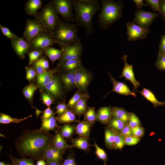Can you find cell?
<instances>
[{
    "label": "cell",
    "instance_id": "1",
    "mask_svg": "<svg viewBox=\"0 0 165 165\" xmlns=\"http://www.w3.org/2000/svg\"><path fill=\"white\" fill-rule=\"evenodd\" d=\"M53 137L48 132L39 129L25 130L16 140V150L22 157L42 159L45 152L52 144Z\"/></svg>",
    "mask_w": 165,
    "mask_h": 165
},
{
    "label": "cell",
    "instance_id": "2",
    "mask_svg": "<svg viewBox=\"0 0 165 165\" xmlns=\"http://www.w3.org/2000/svg\"><path fill=\"white\" fill-rule=\"evenodd\" d=\"M72 1L77 25L85 28L87 35L94 33L92 24L93 17L97 11L101 9L98 1L74 0Z\"/></svg>",
    "mask_w": 165,
    "mask_h": 165
},
{
    "label": "cell",
    "instance_id": "3",
    "mask_svg": "<svg viewBox=\"0 0 165 165\" xmlns=\"http://www.w3.org/2000/svg\"><path fill=\"white\" fill-rule=\"evenodd\" d=\"M101 2L102 9L98 16V21L101 28L105 29L123 17L124 5L121 1L115 2L113 0H104Z\"/></svg>",
    "mask_w": 165,
    "mask_h": 165
},
{
    "label": "cell",
    "instance_id": "4",
    "mask_svg": "<svg viewBox=\"0 0 165 165\" xmlns=\"http://www.w3.org/2000/svg\"><path fill=\"white\" fill-rule=\"evenodd\" d=\"M50 34L57 43L63 46L80 41L75 26L60 20L54 31Z\"/></svg>",
    "mask_w": 165,
    "mask_h": 165
},
{
    "label": "cell",
    "instance_id": "5",
    "mask_svg": "<svg viewBox=\"0 0 165 165\" xmlns=\"http://www.w3.org/2000/svg\"><path fill=\"white\" fill-rule=\"evenodd\" d=\"M57 14L53 4H49L37 13L36 20L41 22L48 32L51 34L60 21Z\"/></svg>",
    "mask_w": 165,
    "mask_h": 165
},
{
    "label": "cell",
    "instance_id": "6",
    "mask_svg": "<svg viewBox=\"0 0 165 165\" xmlns=\"http://www.w3.org/2000/svg\"><path fill=\"white\" fill-rule=\"evenodd\" d=\"M62 52L59 65L67 61L80 59L83 50V46L80 40L75 43L63 46Z\"/></svg>",
    "mask_w": 165,
    "mask_h": 165
},
{
    "label": "cell",
    "instance_id": "7",
    "mask_svg": "<svg viewBox=\"0 0 165 165\" xmlns=\"http://www.w3.org/2000/svg\"><path fill=\"white\" fill-rule=\"evenodd\" d=\"M48 32L43 24L37 20L28 19L23 33L24 38L29 42L39 33Z\"/></svg>",
    "mask_w": 165,
    "mask_h": 165
},
{
    "label": "cell",
    "instance_id": "8",
    "mask_svg": "<svg viewBox=\"0 0 165 165\" xmlns=\"http://www.w3.org/2000/svg\"><path fill=\"white\" fill-rule=\"evenodd\" d=\"M128 35L127 41H135L139 39L146 38L150 32L148 28L140 26L134 22H128L126 24Z\"/></svg>",
    "mask_w": 165,
    "mask_h": 165
},
{
    "label": "cell",
    "instance_id": "9",
    "mask_svg": "<svg viewBox=\"0 0 165 165\" xmlns=\"http://www.w3.org/2000/svg\"><path fill=\"white\" fill-rule=\"evenodd\" d=\"M31 46L35 49L43 50L57 43L50 33L42 32L39 33L29 42Z\"/></svg>",
    "mask_w": 165,
    "mask_h": 165
},
{
    "label": "cell",
    "instance_id": "10",
    "mask_svg": "<svg viewBox=\"0 0 165 165\" xmlns=\"http://www.w3.org/2000/svg\"><path fill=\"white\" fill-rule=\"evenodd\" d=\"M53 4L57 13L64 19L70 21L74 20L72 13V1L70 0H54Z\"/></svg>",
    "mask_w": 165,
    "mask_h": 165
},
{
    "label": "cell",
    "instance_id": "11",
    "mask_svg": "<svg viewBox=\"0 0 165 165\" xmlns=\"http://www.w3.org/2000/svg\"><path fill=\"white\" fill-rule=\"evenodd\" d=\"M76 87L81 92L87 88L92 79L91 73L83 66L75 72Z\"/></svg>",
    "mask_w": 165,
    "mask_h": 165
},
{
    "label": "cell",
    "instance_id": "12",
    "mask_svg": "<svg viewBox=\"0 0 165 165\" xmlns=\"http://www.w3.org/2000/svg\"><path fill=\"white\" fill-rule=\"evenodd\" d=\"M159 16L158 13L138 9L135 13L133 22L141 27L148 28L153 20Z\"/></svg>",
    "mask_w": 165,
    "mask_h": 165
},
{
    "label": "cell",
    "instance_id": "13",
    "mask_svg": "<svg viewBox=\"0 0 165 165\" xmlns=\"http://www.w3.org/2000/svg\"><path fill=\"white\" fill-rule=\"evenodd\" d=\"M127 55H124L122 57V59L124 61V65L122 74L119 77H124L126 80L130 81L133 85L134 91L137 92L140 84L135 79L133 71V65L129 64L127 62Z\"/></svg>",
    "mask_w": 165,
    "mask_h": 165
},
{
    "label": "cell",
    "instance_id": "14",
    "mask_svg": "<svg viewBox=\"0 0 165 165\" xmlns=\"http://www.w3.org/2000/svg\"><path fill=\"white\" fill-rule=\"evenodd\" d=\"M11 44L15 53L22 59L24 58L31 47L29 42L22 37L11 40Z\"/></svg>",
    "mask_w": 165,
    "mask_h": 165
},
{
    "label": "cell",
    "instance_id": "15",
    "mask_svg": "<svg viewBox=\"0 0 165 165\" xmlns=\"http://www.w3.org/2000/svg\"><path fill=\"white\" fill-rule=\"evenodd\" d=\"M110 78V80L113 84V89L109 93L112 92H116L119 94L126 96L130 95L134 97L136 96L134 92H133L130 89L128 86L125 83L117 81L110 73H108Z\"/></svg>",
    "mask_w": 165,
    "mask_h": 165
},
{
    "label": "cell",
    "instance_id": "16",
    "mask_svg": "<svg viewBox=\"0 0 165 165\" xmlns=\"http://www.w3.org/2000/svg\"><path fill=\"white\" fill-rule=\"evenodd\" d=\"M46 93L54 97L60 96L62 93L61 84L59 78L54 75L51 81L44 87Z\"/></svg>",
    "mask_w": 165,
    "mask_h": 165
},
{
    "label": "cell",
    "instance_id": "17",
    "mask_svg": "<svg viewBox=\"0 0 165 165\" xmlns=\"http://www.w3.org/2000/svg\"><path fill=\"white\" fill-rule=\"evenodd\" d=\"M64 152L56 148L52 144L45 152L42 159L46 160V161L54 160L60 162L63 159Z\"/></svg>",
    "mask_w": 165,
    "mask_h": 165
},
{
    "label": "cell",
    "instance_id": "18",
    "mask_svg": "<svg viewBox=\"0 0 165 165\" xmlns=\"http://www.w3.org/2000/svg\"><path fill=\"white\" fill-rule=\"evenodd\" d=\"M96 115L97 121L103 124H108L112 119V108L110 106L101 107Z\"/></svg>",
    "mask_w": 165,
    "mask_h": 165
},
{
    "label": "cell",
    "instance_id": "19",
    "mask_svg": "<svg viewBox=\"0 0 165 165\" xmlns=\"http://www.w3.org/2000/svg\"><path fill=\"white\" fill-rule=\"evenodd\" d=\"M72 148H75L87 152L90 151V144L88 137L80 136L71 141Z\"/></svg>",
    "mask_w": 165,
    "mask_h": 165
},
{
    "label": "cell",
    "instance_id": "20",
    "mask_svg": "<svg viewBox=\"0 0 165 165\" xmlns=\"http://www.w3.org/2000/svg\"><path fill=\"white\" fill-rule=\"evenodd\" d=\"M52 145L56 148L65 151L73 148L71 145L68 144L60 132L56 131L53 136Z\"/></svg>",
    "mask_w": 165,
    "mask_h": 165
},
{
    "label": "cell",
    "instance_id": "21",
    "mask_svg": "<svg viewBox=\"0 0 165 165\" xmlns=\"http://www.w3.org/2000/svg\"><path fill=\"white\" fill-rule=\"evenodd\" d=\"M92 127V125L87 121H79L75 126V133L80 136L89 138Z\"/></svg>",
    "mask_w": 165,
    "mask_h": 165
},
{
    "label": "cell",
    "instance_id": "22",
    "mask_svg": "<svg viewBox=\"0 0 165 165\" xmlns=\"http://www.w3.org/2000/svg\"><path fill=\"white\" fill-rule=\"evenodd\" d=\"M42 2L41 0H29L26 2L25 10L28 15H35L37 11L41 8Z\"/></svg>",
    "mask_w": 165,
    "mask_h": 165
},
{
    "label": "cell",
    "instance_id": "23",
    "mask_svg": "<svg viewBox=\"0 0 165 165\" xmlns=\"http://www.w3.org/2000/svg\"><path fill=\"white\" fill-rule=\"evenodd\" d=\"M62 69L68 72H75L82 66L81 59L72 60L64 62L60 64Z\"/></svg>",
    "mask_w": 165,
    "mask_h": 165
},
{
    "label": "cell",
    "instance_id": "24",
    "mask_svg": "<svg viewBox=\"0 0 165 165\" xmlns=\"http://www.w3.org/2000/svg\"><path fill=\"white\" fill-rule=\"evenodd\" d=\"M56 72V69H53L47 71L42 74L38 75L37 80L38 85L41 87L44 88L51 81Z\"/></svg>",
    "mask_w": 165,
    "mask_h": 165
},
{
    "label": "cell",
    "instance_id": "25",
    "mask_svg": "<svg viewBox=\"0 0 165 165\" xmlns=\"http://www.w3.org/2000/svg\"><path fill=\"white\" fill-rule=\"evenodd\" d=\"M57 120L59 123H70L77 121L76 115L72 109L68 108L61 115L56 117Z\"/></svg>",
    "mask_w": 165,
    "mask_h": 165
},
{
    "label": "cell",
    "instance_id": "26",
    "mask_svg": "<svg viewBox=\"0 0 165 165\" xmlns=\"http://www.w3.org/2000/svg\"><path fill=\"white\" fill-rule=\"evenodd\" d=\"M140 93L146 99L151 102L155 107L163 106L165 104V102L159 101L154 94L147 88L143 89Z\"/></svg>",
    "mask_w": 165,
    "mask_h": 165
},
{
    "label": "cell",
    "instance_id": "27",
    "mask_svg": "<svg viewBox=\"0 0 165 165\" xmlns=\"http://www.w3.org/2000/svg\"><path fill=\"white\" fill-rule=\"evenodd\" d=\"M56 121V118L54 116V115L49 118L42 119L41 126L39 129L46 132L55 130L57 126Z\"/></svg>",
    "mask_w": 165,
    "mask_h": 165
},
{
    "label": "cell",
    "instance_id": "28",
    "mask_svg": "<svg viewBox=\"0 0 165 165\" xmlns=\"http://www.w3.org/2000/svg\"><path fill=\"white\" fill-rule=\"evenodd\" d=\"M62 81L67 89H71L76 87L75 72H68L63 75Z\"/></svg>",
    "mask_w": 165,
    "mask_h": 165
},
{
    "label": "cell",
    "instance_id": "29",
    "mask_svg": "<svg viewBox=\"0 0 165 165\" xmlns=\"http://www.w3.org/2000/svg\"><path fill=\"white\" fill-rule=\"evenodd\" d=\"M112 116L120 119L125 123L128 121L130 114L122 108L114 107L112 108Z\"/></svg>",
    "mask_w": 165,
    "mask_h": 165
},
{
    "label": "cell",
    "instance_id": "30",
    "mask_svg": "<svg viewBox=\"0 0 165 165\" xmlns=\"http://www.w3.org/2000/svg\"><path fill=\"white\" fill-rule=\"evenodd\" d=\"M45 53L52 61L60 59L62 52V49H57L52 47H48L42 50Z\"/></svg>",
    "mask_w": 165,
    "mask_h": 165
},
{
    "label": "cell",
    "instance_id": "31",
    "mask_svg": "<svg viewBox=\"0 0 165 165\" xmlns=\"http://www.w3.org/2000/svg\"><path fill=\"white\" fill-rule=\"evenodd\" d=\"M115 131L110 128H106L105 130V143L107 148L109 149H115Z\"/></svg>",
    "mask_w": 165,
    "mask_h": 165
},
{
    "label": "cell",
    "instance_id": "32",
    "mask_svg": "<svg viewBox=\"0 0 165 165\" xmlns=\"http://www.w3.org/2000/svg\"><path fill=\"white\" fill-rule=\"evenodd\" d=\"M38 87L34 83H30L24 87L22 91L24 96L29 102L32 108L33 95L35 91L37 89Z\"/></svg>",
    "mask_w": 165,
    "mask_h": 165
},
{
    "label": "cell",
    "instance_id": "33",
    "mask_svg": "<svg viewBox=\"0 0 165 165\" xmlns=\"http://www.w3.org/2000/svg\"><path fill=\"white\" fill-rule=\"evenodd\" d=\"M31 115L22 119L13 118L9 115L3 113H0V123L3 124H7L11 123H19L24 120L32 117Z\"/></svg>",
    "mask_w": 165,
    "mask_h": 165
},
{
    "label": "cell",
    "instance_id": "34",
    "mask_svg": "<svg viewBox=\"0 0 165 165\" xmlns=\"http://www.w3.org/2000/svg\"><path fill=\"white\" fill-rule=\"evenodd\" d=\"M11 161V165H35L34 160L25 157L18 158L14 157L11 153L9 154Z\"/></svg>",
    "mask_w": 165,
    "mask_h": 165
},
{
    "label": "cell",
    "instance_id": "35",
    "mask_svg": "<svg viewBox=\"0 0 165 165\" xmlns=\"http://www.w3.org/2000/svg\"><path fill=\"white\" fill-rule=\"evenodd\" d=\"M84 119L92 125L97 121V115L94 107H88L86 111L83 114Z\"/></svg>",
    "mask_w": 165,
    "mask_h": 165
},
{
    "label": "cell",
    "instance_id": "36",
    "mask_svg": "<svg viewBox=\"0 0 165 165\" xmlns=\"http://www.w3.org/2000/svg\"><path fill=\"white\" fill-rule=\"evenodd\" d=\"M75 130V126L69 123H66L61 127L60 132L64 138L68 139L72 136Z\"/></svg>",
    "mask_w": 165,
    "mask_h": 165
},
{
    "label": "cell",
    "instance_id": "37",
    "mask_svg": "<svg viewBox=\"0 0 165 165\" xmlns=\"http://www.w3.org/2000/svg\"><path fill=\"white\" fill-rule=\"evenodd\" d=\"M88 96L89 95L87 93H83L78 90L69 101L67 104L68 107L72 109L80 100Z\"/></svg>",
    "mask_w": 165,
    "mask_h": 165
},
{
    "label": "cell",
    "instance_id": "38",
    "mask_svg": "<svg viewBox=\"0 0 165 165\" xmlns=\"http://www.w3.org/2000/svg\"><path fill=\"white\" fill-rule=\"evenodd\" d=\"M108 124L110 128L119 133L126 125V123L122 120L113 117Z\"/></svg>",
    "mask_w": 165,
    "mask_h": 165
},
{
    "label": "cell",
    "instance_id": "39",
    "mask_svg": "<svg viewBox=\"0 0 165 165\" xmlns=\"http://www.w3.org/2000/svg\"><path fill=\"white\" fill-rule=\"evenodd\" d=\"M94 141L93 145L95 148V153L96 155L99 159L103 161L104 165H106L108 160V156L106 152L103 149L98 146L94 139Z\"/></svg>",
    "mask_w": 165,
    "mask_h": 165
},
{
    "label": "cell",
    "instance_id": "40",
    "mask_svg": "<svg viewBox=\"0 0 165 165\" xmlns=\"http://www.w3.org/2000/svg\"><path fill=\"white\" fill-rule=\"evenodd\" d=\"M114 145L115 149H121L125 144V137L119 132L115 131Z\"/></svg>",
    "mask_w": 165,
    "mask_h": 165
},
{
    "label": "cell",
    "instance_id": "41",
    "mask_svg": "<svg viewBox=\"0 0 165 165\" xmlns=\"http://www.w3.org/2000/svg\"><path fill=\"white\" fill-rule=\"evenodd\" d=\"M42 52L43 50L40 49H35L30 52L28 54L29 58V65H31L36 61L42 55Z\"/></svg>",
    "mask_w": 165,
    "mask_h": 165
},
{
    "label": "cell",
    "instance_id": "42",
    "mask_svg": "<svg viewBox=\"0 0 165 165\" xmlns=\"http://www.w3.org/2000/svg\"><path fill=\"white\" fill-rule=\"evenodd\" d=\"M128 125L132 128L138 126H140L141 122L138 117L134 113L130 114Z\"/></svg>",
    "mask_w": 165,
    "mask_h": 165
},
{
    "label": "cell",
    "instance_id": "43",
    "mask_svg": "<svg viewBox=\"0 0 165 165\" xmlns=\"http://www.w3.org/2000/svg\"><path fill=\"white\" fill-rule=\"evenodd\" d=\"M41 98L43 104L48 107H50L54 101V97L46 92L42 94Z\"/></svg>",
    "mask_w": 165,
    "mask_h": 165
},
{
    "label": "cell",
    "instance_id": "44",
    "mask_svg": "<svg viewBox=\"0 0 165 165\" xmlns=\"http://www.w3.org/2000/svg\"><path fill=\"white\" fill-rule=\"evenodd\" d=\"M156 65L158 69L165 71V54H158Z\"/></svg>",
    "mask_w": 165,
    "mask_h": 165
},
{
    "label": "cell",
    "instance_id": "45",
    "mask_svg": "<svg viewBox=\"0 0 165 165\" xmlns=\"http://www.w3.org/2000/svg\"><path fill=\"white\" fill-rule=\"evenodd\" d=\"M0 29L3 35L7 38L10 39L11 40L18 37L11 32L9 28L3 26L1 24Z\"/></svg>",
    "mask_w": 165,
    "mask_h": 165
},
{
    "label": "cell",
    "instance_id": "46",
    "mask_svg": "<svg viewBox=\"0 0 165 165\" xmlns=\"http://www.w3.org/2000/svg\"><path fill=\"white\" fill-rule=\"evenodd\" d=\"M61 165H77L73 152H70Z\"/></svg>",
    "mask_w": 165,
    "mask_h": 165
},
{
    "label": "cell",
    "instance_id": "47",
    "mask_svg": "<svg viewBox=\"0 0 165 165\" xmlns=\"http://www.w3.org/2000/svg\"><path fill=\"white\" fill-rule=\"evenodd\" d=\"M26 71V79L28 81H31L34 79L37 73L34 67L26 66L25 67Z\"/></svg>",
    "mask_w": 165,
    "mask_h": 165
},
{
    "label": "cell",
    "instance_id": "48",
    "mask_svg": "<svg viewBox=\"0 0 165 165\" xmlns=\"http://www.w3.org/2000/svg\"><path fill=\"white\" fill-rule=\"evenodd\" d=\"M145 1L148 5L151 6L153 11L158 12L161 15L160 0H145Z\"/></svg>",
    "mask_w": 165,
    "mask_h": 165
},
{
    "label": "cell",
    "instance_id": "49",
    "mask_svg": "<svg viewBox=\"0 0 165 165\" xmlns=\"http://www.w3.org/2000/svg\"><path fill=\"white\" fill-rule=\"evenodd\" d=\"M67 104L65 101L58 104L55 107L56 109V112L60 116L64 113L68 108Z\"/></svg>",
    "mask_w": 165,
    "mask_h": 165
},
{
    "label": "cell",
    "instance_id": "50",
    "mask_svg": "<svg viewBox=\"0 0 165 165\" xmlns=\"http://www.w3.org/2000/svg\"><path fill=\"white\" fill-rule=\"evenodd\" d=\"M140 141V139L139 138L134 136L125 137V144L127 145H135L138 144Z\"/></svg>",
    "mask_w": 165,
    "mask_h": 165
},
{
    "label": "cell",
    "instance_id": "51",
    "mask_svg": "<svg viewBox=\"0 0 165 165\" xmlns=\"http://www.w3.org/2000/svg\"><path fill=\"white\" fill-rule=\"evenodd\" d=\"M132 135L135 137L139 138L143 136L144 133V128L140 126H138L131 128Z\"/></svg>",
    "mask_w": 165,
    "mask_h": 165
},
{
    "label": "cell",
    "instance_id": "52",
    "mask_svg": "<svg viewBox=\"0 0 165 165\" xmlns=\"http://www.w3.org/2000/svg\"><path fill=\"white\" fill-rule=\"evenodd\" d=\"M119 133L124 137L131 136L132 135L131 128L128 124H126Z\"/></svg>",
    "mask_w": 165,
    "mask_h": 165
},
{
    "label": "cell",
    "instance_id": "53",
    "mask_svg": "<svg viewBox=\"0 0 165 165\" xmlns=\"http://www.w3.org/2000/svg\"><path fill=\"white\" fill-rule=\"evenodd\" d=\"M54 115L53 110L50 107H48L42 112V119L49 118Z\"/></svg>",
    "mask_w": 165,
    "mask_h": 165
},
{
    "label": "cell",
    "instance_id": "54",
    "mask_svg": "<svg viewBox=\"0 0 165 165\" xmlns=\"http://www.w3.org/2000/svg\"><path fill=\"white\" fill-rule=\"evenodd\" d=\"M165 54V34L162 35L158 54Z\"/></svg>",
    "mask_w": 165,
    "mask_h": 165
},
{
    "label": "cell",
    "instance_id": "55",
    "mask_svg": "<svg viewBox=\"0 0 165 165\" xmlns=\"http://www.w3.org/2000/svg\"><path fill=\"white\" fill-rule=\"evenodd\" d=\"M33 66V67L36 71L38 75L42 74L47 71L37 61H35L34 63Z\"/></svg>",
    "mask_w": 165,
    "mask_h": 165
},
{
    "label": "cell",
    "instance_id": "56",
    "mask_svg": "<svg viewBox=\"0 0 165 165\" xmlns=\"http://www.w3.org/2000/svg\"><path fill=\"white\" fill-rule=\"evenodd\" d=\"M36 61L46 70L49 68V62L44 58H39Z\"/></svg>",
    "mask_w": 165,
    "mask_h": 165
},
{
    "label": "cell",
    "instance_id": "57",
    "mask_svg": "<svg viewBox=\"0 0 165 165\" xmlns=\"http://www.w3.org/2000/svg\"><path fill=\"white\" fill-rule=\"evenodd\" d=\"M160 5L161 15L163 16L165 20V0H160Z\"/></svg>",
    "mask_w": 165,
    "mask_h": 165
},
{
    "label": "cell",
    "instance_id": "58",
    "mask_svg": "<svg viewBox=\"0 0 165 165\" xmlns=\"http://www.w3.org/2000/svg\"><path fill=\"white\" fill-rule=\"evenodd\" d=\"M133 1L136 4L137 7L139 9H141V8L143 6H148V5L147 4L144 3L142 0H134Z\"/></svg>",
    "mask_w": 165,
    "mask_h": 165
},
{
    "label": "cell",
    "instance_id": "59",
    "mask_svg": "<svg viewBox=\"0 0 165 165\" xmlns=\"http://www.w3.org/2000/svg\"><path fill=\"white\" fill-rule=\"evenodd\" d=\"M46 165H61V164L59 162L51 160L46 161Z\"/></svg>",
    "mask_w": 165,
    "mask_h": 165
},
{
    "label": "cell",
    "instance_id": "60",
    "mask_svg": "<svg viewBox=\"0 0 165 165\" xmlns=\"http://www.w3.org/2000/svg\"><path fill=\"white\" fill-rule=\"evenodd\" d=\"M36 165H46V162L43 159H40L37 161Z\"/></svg>",
    "mask_w": 165,
    "mask_h": 165
},
{
    "label": "cell",
    "instance_id": "61",
    "mask_svg": "<svg viewBox=\"0 0 165 165\" xmlns=\"http://www.w3.org/2000/svg\"><path fill=\"white\" fill-rule=\"evenodd\" d=\"M35 113L36 116H37L38 118L40 114H41L42 112L38 109L35 106Z\"/></svg>",
    "mask_w": 165,
    "mask_h": 165
},
{
    "label": "cell",
    "instance_id": "62",
    "mask_svg": "<svg viewBox=\"0 0 165 165\" xmlns=\"http://www.w3.org/2000/svg\"><path fill=\"white\" fill-rule=\"evenodd\" d=\"M0 165H11V164L8 163H6L4 162H0Z\"/></svg>",
    "mask_w": 165,
    "mask_h": 165
}]
</instances>
